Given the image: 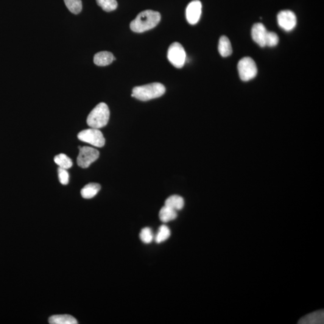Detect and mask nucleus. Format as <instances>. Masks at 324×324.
Wrapping results in <instances>:
<instances>
[{"label":"nucleus","instance_id":"4","mask_svg":"<svg viewBox=\"0 0 324 324\" xmlns=\"http://www.w3.org/2000/svg\"><path fill=\"white\" fill-rule=\"evenodd\" d=\"M238 71L241 80L247 82L256 77L258 69L255 61L252 58L244 57L239 62Z\"/></svg>","mask_w":324,"mask_h":324},{"label":"nucleus","instance_id":"14","mask_svg":"<svg viewBox=\"0 0 324 324\" xmlns=\"http://www.w3.org/2000/svg\"><path fill=\"white\" fill-rule=\"evenodd\" d=\"M324 313L320 311L307 315L299 321L298 324H323Z\"/></svg>","mask_w":324,"mask_h":324},{"label":"nucleus","instance_id":"3","mask_svg":"<svg viewBox=\"0 0 324 324\" xmlns=\"http://www.w3.org/2000/svg\"><path fill=\"white\" fill-rule=\"evenodd\" d=\"M110 117L108 105L105 103H100L89 114L86 122L89 127L99 129L107 125Z\"/></svg>","mask_w":324,"mask_h":324},{"label":"nucleus","instance_id":"8","mask_svg":"<svg viewBox=\"0 0 324 324\" xmlns=\"http://www.w3.org/2000/svg\"><path fill=\"white\" fill-rule=\"evenodd\" d=\"M279 26L282 29L290 32L294 29L297 25V18L294 12L290 10H283L278 15Z\"/></svg>","mask_w":324,"mask_h":324},{"label":"nucleus","instance_id":"6","mask_svg":"<svg viewBox=\"0 0 324 324\" xmlns=\"http://www.w3.org/2000/svg\"><path fill=\"white\" fill-rule=\"evenodd\" d=\"M167 58L176 68H183L186 60V54L183 46L178 42L171 44L167 51Z\"/></svg>","mask_w":324,"mask_h":324},{"label":"nucleus","instance_id":"13","mask_svg":"<svg viewBox=\"0 0 324 324\" xmlns=\"http://www.w3.org/2000/svg\"><path fill=\"white\" fill-rule=\"evenodd\" d=\"M218 50H219L220 54L223 57H227L233 53V49H232L230 39L226 36H223L220 38Z\"/></svg>","mask_w":324,"mask_h":324},{"label":"nucleus","instance_id":"16","mask_svg":"<svg viewBox=\"0 0 324 324\" xmlns=\"http://www.w3.org/2000/svg\"><path fill=\"white\" fill-rule=\"evenodd\" d=\"M164 205L174 209L175 211L181 210L184 207V201L182 197L178 195H172L165 201Z\"/></svg>","mask_w":324,"mask_h":324},{"label":"nucleus","instance_id":"12","mask_svg":"<svg viewBox=\"0 0 324 324\" xmlns=\"http://www.w3.org/2000/svg\"><path fill=\"white\" fill-rule=\"evenodd\" d=\"M101 186L97 183H90L83 187L81 190V194L85 199H91L98 194Z\"/></svg>","mask_w":324,"mask_h":324},{"label":"nucleus","instance_id":"22","mask_svg":"<svg viewBox=\"0 0 324 324\" xmlns=\"http://www.w3.org/2000/svg\"><path fill=\"white\" fill-rule=\"evenodd\" d=\"M139 238L145 244H150L155 239V236H154L152 229L146 227L141 230L139 234Z\"/></svg>","mask_w":324,"mask_h":324},{"label":"nucleus","instance_id":"11","mask_svg":"<svg viewBox=\"0 0 324 324\" xmlns=\"http://www.w3.org/2000/svg\"><path fill=\"white\" fill-rule=\"evenodd\" d=\"M116 60L111 52L108 51H102L97 53L94 57V63L99 66H106L110 65Z\"/></svg>","mask_w":324,"mask_h":324},{"label":"nucleus","instance_id":"5","mask_svg":"<svg viewBox=\"0 0 324 324\" xmlns=\"http://www.w3.org/2000/svg\"><path fill=\"white\" fill-rule=\"evenodd\" d=\"M80 141L90 144L96 147H102L105 144V139L103 134L97 128H90L78 133Z\"/></svg>","mask_w":324,"mask_h":324},{"label":"nucleus","instance_id":"18","mask_svg":"<svg viewBox=\"0 0 324 324\" xmlns=\"http://www.w3.org/2000/svg\"><path fill=\"white\" fill-rule=\"evenodd\" d=\"M171 231L166 225H162L159 227L157 234L155 236V240L158 244L165 242L171 236Z\"/></svg>","mask_w":324,"mask_h":324},{"label":"nucleus","instance_id":"1","mask_svg":"<svg viewBox=\"0 0 324 324\" xmlns=\"http://www.w3.org/2000/svg\"><path fill=\"white\" fill-rule=\"evenodd\" d=\"M161 14L156 11L147 10L139 14L131 22L130 29L133 32L143 33L155 28L160 22Z\"/></svg>","mask_w":324,"mask_h":324},{"label":"nucleus","instance_id":"7","mask_svg":"<svg viewBox=\"0 0 324 324\" xmlns=\"http://www.w3.org/2000/svg\"><path fill=\"white\" fill-rule=\"evenodd\" d=\"M80 153L77 158L78 165L82 168H87L99 157V151L90 147H79Z\"/></svg>","mask_w":324,"mask_h":324},{"label":"nucleus","instance_id":"19","mask_svg":"<svg viewBox=\"0 0 324 324\" xmlns=\"http://www.w3.org/2000/svg\"><path fill=\"white\" fill-rule=\"evenodd\" d=\"M54 162L61 168L68 169L71 168L73 165V162L68 156L64 154H60L54 158Z\"/></svg>","mask_w":324,"mask_h":324},{"label":"nucleus","instance_id":"23","mask_svg":"<svg viewBox=\"0 0 324 324\" xmlns=\"http://www.w3.org/2000/svg\"><path fill=\"white\" fill-rule=\"evenodd\" d=\"M279 36L276 33L267 32L266 38H265V46H276L279 43Z\"/></svg>","mask_w":324,"mask_h":324},{"label":"nucleus","instance_id":"21","mask_svg":"<svg viewBox=\"0 0 324 324\" xmlns=\"http://www.w3.org/2000/svg\"><path fill=\"white\" fill-rule=\"evenodd\" d=\"M96 2L103 10L107 12L115 10L118 6L116 0H96Z\"/></svg>","mask_w":324,"mask_h":324},{"label":"nucleus","instance_id":"9","mask_svg":"<svg viewBox=\"0 0 324 324\" xmlns=\"http://www.w3.org/2000/svg\"><path fill=\"white\" fill-rule=\"evenodd\" d=\"M202 13V4L199 0H194L189 4L186 8V16L190 24L198 23Z\"/></svg>","mask_w":324,"mask_h":324},{"label":"nucleus","instance_id":"20","mask_svg":"<svg viewBox=\"0 0 324 324\" xmlns=\"http://www.w3.org/2000/svg\"><path fill=\"white\" fill-rule=\"evenodd\" d=\"M66 7L70 12L77 15L81 13L82 9V3L81 0H64Z\"/></svg>","mask_w":324,"mask_h":324},{"label":"nucleus","instance_id":"17","mask_svg":"<svg viewBox=\"0 0 324 324\" xmlns=\"http://www.w3.org/2000/svg\"><path fill=\"white\" fill-rule=\"evenodd\" d=\"M177 217V211L165 205L163 206L159 212V218L161 221L164 223L172 221V220H175Z\"/></svg>","mask_w":324,"mask_h":324},{"label":"nucleus","instance_id":"10","mask_svg":"<svg viewBox=\"0 0 324 324\" xmlns=\"http://www.w3.org/2000/svg\"><path fill=\"white\" fill-rule=\"evenodd\" d=\"M268 31L262 23H256L252 29V38L255 42L261 47L265 46V38Z\"/></svg>","mask_w":324,"mask_h":324},{"label":"nucleus","instance_id":"2","mask_svg":"<svg viewBox=\"0 0 324 324\" xmlns=\"http://www.w3.org/2000/svg\"><path fill=\"white\" fill-rule=\"evenodd\" d=\"M166 89L161 83H152L150 84L136 86L133 89L132 97L141 101L158 98L163 96Z\"/></svg>","mask_w":324,"mask_h":324},{"label":"nucleus","instance_id":"15","mask_svg":"<svg viewBox=\"0 0 324 324\" xmlns=\"http://www.w3.org/2000/svg\"><path fill=\"white\" fill-rule=\"evenodd\" d=\"M49 323L51 324H77L78 321L72 316L61 315H54L50 317Z\"/></svg>","mask_w":324,"mask_h":324},{"label":"nucleus","instance_id":"24","mask_svg":"<svg viewBox=\"0 0 324 324\" xmlns=\"http://www.w3.org/2000/svg\"><path fill=\"white\" fill-rule=\"evenodd\" d=\"M58 178L63 185H67L69 182V174L67 169L59 167L58 169Z\"/></svg>","mask_w":324,"mask_h":324}]
</instances>
